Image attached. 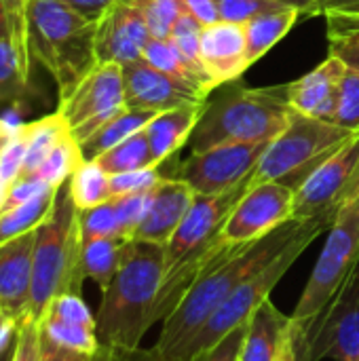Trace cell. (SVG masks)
Here are the masks:
<instances>
[{"label":"cell","mask_w":359,"mask_h":361,"mask_svg":"<svg viewBox=\"0 0 359 361\" xmlns=\"http://www.w3.org/2000/svg\"><path fill=\"white\" fill-rule=\"evenodd\" d=\"M25 133V159L19 178L34 176L38 165L44 161V157L51 152V148L70 133L63 116L59 112L47 114L42 118H36L32 123H23Z\"/></svg>","instance_id":"cell-26"},{"label":"cell","mask_w":359,"mask_h":361,"mask_svg":"<svg viewBox=\"0 0 359 361\" xmlns=\"http://www.w3.org/2000/svg\"><path fill=\"white\" fill-rule=\"evenodd\" d=\"M0 311H2V309H0Z\"/></svg>","instance_id":"cell-59"},{"label":"cell","mask_w":359,"mask_h":361,"mask_svg":"<svg viewBox=\"0 0 359 361\" xmlns=\"http://www.w3.org/2000/svg\"><path fill=\"white\" fill-rule=\"evenodd\" d=\"M2 38H11V25H8V15H6L4 0H0V40Z\"/></svg>","instance_id":"cell-53"},{"label":"cell","mask_w":359,"mask_h":361,"mask_svg":"<svg viewBox=\"0 0 359 361\" xmlns=\"http://www.w3.org/2000/svg\"><path fill=\"white\" fill-rule=\"evenodd\" d=\"M129 241L131 239H121V237L83 239L80 271H83L85 279L95 281L99 286V290H106L125 260Z\"/></svg>","instance_id":"cell-23"},{"label":"cell","mask_w":359,"mask_h":361,"mask_svg":"<svg viewBox=\"0 0 359 361\" xmlns=\"http://www.w3.org/2000/svg\"><path fill=\"white\" fill-rule=\"evenodd\" d=\"M93 361H106V355H104V349H99V353L95 355V360Z\"/></svg>","instance_id":"cell-56"},{"label":"cell","mask_w":359,"mask_h":361,"mask_svg":"<svg viewBox=\"0 0 359 361\" xmlns=\"http://www.w3.org/2000/svg\"><path fill=\"white\" fill-rule=\"evenodd\" d=\"M83 163H85V157H83L80 144L72 137V133H68L51 148V152L38 165L34 176L42 180L44 184H49L51 188H59L72 178V173Z\"/></svg>","instance_id":"cell-33"},{"label":"cell","mask_w":359,"mask_h":361,"mask_svg":"<svg viewBox=\"0 0 359 361\" xmlns=\"http://www.w3.org/2000/svg\"><path fill=\"white\" fill-rule=\"evenodd\" d=\"M13 347H15V345H13ZM11 357H13V349H8L6 353H2V355H0V361H11Z\"/></svg>","instance_id":"cell-55"},{"label":"cell","mask_w":359,"mask_h":361,"mask_svg":"<svg viewBox=\"0 0 359 361\" xmlns=\"http://www.w3.org/2000/svg\"><path fill=\"white\" fill-rule=\"evenodd\" d=\"M142 11L152 38H169L184 15L182 0H133Z\"/></svg>","instance_id":"cell-35"},{"label":"cell","mask_w":359,"mask_h":361,"mask_svg":"<svg viewBox=\"0 0 359 361\" xmlns=\"http://www.w3.org/2000/svg\"><path fill=\"white\" fill-rule=\"evenodd\" d=\"M23 159H25V133H23V123H19L13 137L8 140V144L0 154V176L8 184H13L19 178Z\"/></svg>","instance_id":"cell-44"},{"label":"cell","mask_w":359,"mask_h":361,"mask_svg":"<svg viewBox=\"0 0 359 361\" xmlns=\"http://www.w3.org/2000/svg\"><path fill=\"white\" fill-rule=\"evenodd\" d=\"M201 61L212 78L214 89L235 82L248 68L245 23L218 21L201 30Z\"/></svg>","instance_id":"cell-17"},{"label":"cell","mask_w":359,"mask_h":361,"mask_svg":"<svg viewBox=\"0 0 359 361\" xmlns=\"http://www.w3.org/2000/svg\"><path fill=\"white\" fill-rule=\"evenodd\" d=\"M68 190L78 212L97 207L112 199L110 176L95 161H85L72 173V178L68 180Z\"/></svg>","instance_id":"cell-32"},{"label":"cell","mask_w":359,"mask_h":361,"mask_svg":"<svg viewBox=\"0 0 359 361\" xmlns=\"http://www.w3.org/2000/svg\"><path fill=\"white\" fill-rule=\"evenodd\" d=\"M182 6H184V13L190 15L201 27L220 21L216 0H182Z\"/></svg>","instance_id":"cell-47"},{"label":"cell","mask_w":359,"mask_h":361,"mask_svg":"<svg viewBox=\"0 0 359 361\" xmlns=\"http://www.w3.org/2000/svg\"><path fill=\"white\" fill-rule=\"evenodd\" d=\"M157 116V112L150 110H138V108H125L116 116H112L106 125H102L91 137L80 142V150L85 161H95L99 154L108 152L110 148L118 146L127 137H131L138 131H144L146 125Z\"/></svg>","instance_id":"cell-24"},{"label":"cell","mask_w":359,"mask_h":361,"mask_svg":"<svg viewBox=\"0 0 359 361\" xmlns=\"http://www.w3.org/2000/svg\"><path fill=\"white\" fill-rule=\"evenodd\" d=\"M97 23L72 11L61 0H30L28 51L55 80L66 97L95 66Z\"/></svg>","instance_id":"cell-4"},{"label":"cell","mask_w":359,"mask_h":361,"mask_svg":"<svg viewBox=\"0 0 359 361\" xmlns=\"http://www.w3.org/2000/svg\"><path fill=\"white\" fill-rule=\"evenodd\" d=\"M165 277V247L131 239L125 260L102 290L95 332L106 349H138L146 332L159 322L157 305Z\"/></svg>","instance_id":"cell-2"},{"label":"cell","mask_w":359,"mask_h":361,"mask_svg":"<svg viewBox=\"0 0 359 361\" xmlns=\"http://www.w3.org/2000/svg\"><path fill=\"white\" fill-rule=\"evenodd\" d=\"M59 188L49 190V192H44V195H40V197H36L23 205H17L13 209L0 212V245L11 243L23 235L36 231L49 218V214L57 201Z\"/></svg>","instance_id":"cell-28"},{"label":"cell","mask_w":359,"mask_h":361,"mask_svg":"<svg viewBox=\"0 0 359 361\" xmlns=\"http://www.w3.org/2000/svg\"><path fill=\"white\" fill-rule=\"evenodd\" d=\"M28 4L30 0H4L8 25H11V40L17 44L23 63L32 70V57L28 51Z\"/></svg>","instance_id":"cell-43"},{"label":"cell","mask_w":359,"mask_h":361,"mask_svg":"<svg viewBox=\"0 0 359 361\" xmlns=\"http://www.w3.org/2000/svg\"><path fill=\"white\" fill-rule=\"evenodd\" d=\"M279 2L303 11L305 19L326 15L332 8H359V0H279Z\"/></svg>","instance_id":"cell-46"},{"label":"cell","mask_w":359,"mask_h":361,"mask_svg":"<svg viewBox=\"0 0 359 361\" xmlns=\"http://www.w3.org/2000/svg\"><path fill=\"white\" fill-rule=\"evenodd\" d=\"M294 195L296 190L281 182L250 186L222 224L218 243L229 247L248 245L294 220Z\"/></svg>","instance_id":"cell-13"},{"label":"cell","mask_w":359,"mask_h":361,"mask_svg":"<svg viewBox=\"0 0 359 361\" xmlns=\"http://www.w3.org/2000/svg\"><path fill=\"white\" fill-rule=\"evenodd\" d=\"M334 125L359 133V74L355 70L345 72L341 89H339V99H336V108L332 114Z\"/></svg>","instance_id":"cell-37"},{"label":"cell","mask_w":359,"mask_h":361,"mask_svg":"<svg viewBox=\"0 0 359 361\" xmlns=\"http://www.w3.org/2000/svg\"><path fill=\"white\" fill-rule=\"evenodd\" d=\"M123 87L127 108L163 112L184 104L205 102L209 97L199 85L176 78L144 59L123 66Z\"/></svg>","instance_id":"cell-15"},{"label":"cell","mask_w":359,"mask_h":361,"mask_svg":"<svg viewBox=\"0 0 359 361\" xmlns=\"http://www.w3.org/2000/svg\"><path fill=\"white\" fill-rule=\"evenodd\" d=\"M298 361L359 357V267L326 307L309 334L296 343Z\"/></svg>","instance_id":"cell-12"},{"label":"cell","mask_w":359,"mask_h":361,"mask_svg":"<svg viewBox=\"0 0 359 361\" xmlns=\"http://www.w3.org/2000/svg\"><path fill=\"white\" fill-rule=\"evenodd\" d=\"M250 188V178L218 195H195L190 209L178 231L165 245V277L174 279L184 273L218 237L229 214Z\"/></svg>","instance_id":"cell-10"},{"label":"cell","mask_w":359,"mask_h":361,"mask_svg":"<svg viewBox=\"0 0 359 361\" xmlns=\"http://www.w3.org/2000/svg\"><path fill=\"white\" fill-rule=\"evenodd\" d=\"M345 72L347 66L341 59L328 55V59L322 61L317 68H313L298 80L288 82L290 108L298 114L330 123Z\"/></svg>","instance_id":"cell-18"},{"label":"cell","mask_w":359,"mask_h":361,"mask_svg":"<svg viewBox=\"0 0 359 361\" xmlns=\"http://www.w3.org/2000/svg\"><path fill=\"white\" fill-rule=\"evenodd\" d=\"M4 317H8V315H4V313L0 311V319H4Z\"/></svg>","instance_id":"cell-57"},{"label":"cell","mask_w":359,"mask_h":361,"mask_svg":"<svg viewBox=\"0 0 359 361\" xmlns=\"http://www.w3.org/2000/svg\"><path fill=\"white\" fill-rule=\"evenodd\" d=\"M8 182L0 176V212H2V207H4V199H6V192H8Z\"/></svg>","instance_id":"cell-54"},{"label":"cell","mask_w":359,"mask_h":361,"mask_svg":"<svg viewBox=\"0 0 359 361\" xmlns=\"http://www.w3.org/2000/svg\"><path fill=\"white\" fill-rule=\"evenodd\" d=\"M61 2H66L72 11H76L78 15L87 17L89 21H95L97 23L121 0H61Z\"/></svg>","instance_id":"cell-48"},{"label":"cell","mask_w":359,"mask_h":361,"mask_svg":"<svg viewBox=\"0 0 359 361\" xmlns=\"http://www.w3.org/2000/svg\"><path fill=\"white\" fill-rule=\"evenodd\" d=\"M150 30L142 11L133 0H121L99 21L95 30V57L97 63L127 66L144 57L150 42Z\"/></svg>","instance_id":"cell-16"},{"label":"cell","mask_w":359,"mask_h":361,"mask_svg":"<svg viewBox=\"0 0 359 361\" xmlns=\"http://www.w3.org/2000/svg\"><path fill=\"white\" fill-rule=\"evenodd\" d=\"M245 328H248V324L241 326V328H237L229 336H224L214 347H209V349L193 355L188 361H239L241 347H243V338H245Z\"/></svg>","instance_id":"cell-45"},{"label":"cell","mask_w":359,"mask_h":361,"mask_svg":"<svg viewBox=\"0 0 359 361\" xmlns=\"http://www.w3.org/2000/svg\"><path fill=\"white\" fill-rule=\"evenodd\" d=\"M30 91V68L11 38L0 40V106L23 104Z\"/></svg>","instance_id":"cell-31"},{"label":"cell","mask_w":359,"mask_h":361,"mask_svg":"<svg viewBox=\"0 0 359 361\" xmlns=\"http://www.w3.org/2000/svg\"><path fill=\"white\" fill-rule=\"evenodd\" d=\"M125 108L123 68L116 63H97L59 99L57 112L63 116L72 137L80 144Z\"/></svg>","instance_id":"cell-11"},{"label":"cell","mask_w":359,"mask_h":361,"mask_svg":"<svg viewBox=\"0 0 359 361\" xmlns=\"http://www.w3.org/2000/svg\"><path fill=\"white\" fill-rule=\"evenodd\" d=\"M17 330H19V319H15V317L0 319V355L6 353L8 349H13Z\"/></svg>","instance_id":"cell-51"},{"label":"cell","mask_w":359,"mask_h":361,"mask_svg":"<svg viewBox=\"0 0 359 361\" xmlns=\"http://www.w3.org/2000/svg\"><path fill=\"white\" fill-rule=\"evenodd\" d=\"M207 99L197 104H184L176 106L163 112H157V116L146 125V137L150 144V150L154 154V161L159 165L167 163L171 157L178 154L182 146L188 144L195 127L199 125L203 112H205Z\"/></svg>","instance_id":"cell-21"},{"label":"cell","mask_w":359,"mask_h":361,"mask_svg":"<svg viewBox=\"0 0 359 361\" xmlns=\"http://www.w3.org/2000/svg\"><path fill=\"white\" fill-rule=\"evenodd\" d=\"M142 59L148 61L150 66H154V68L176 76V78H182V80H188V82H195V85L201 87L197 74L190 70V66L184 61V57L178 53V49L174 47V42L169 38H150V42L144 49V57Z\"/></svg>","instance_id":"cell-34"},{"label":"cell","mask_w":359,"mask_h":361,"mask_svg":"<svg viewBox=\"0 0 359 361\" xmlns=\"http://www.w3.org/2000/svg\"><path fill=\"white\" fill-rule=\"evenodd\" d=\"M40 338L49 345L76 351L83 355H97L102 349L95 328L70 324L49 313H44V317L40 319Z\"/></svg>","instance_id":"cell-30"},{"label":"cell","mask_w":359,"mask_h":361,"mask_svg":"<svg viewBox=\"0 0 359 361\" xmlns=\"http://www.w3.org/2000/svg\"><path fill=\"white\" fill-rule=\"evenodd\" d=\"M300 19H305L303 11L286 8L279 13L260 15L245 23V40H248V59L254 66L260 57H264Z\"/></svg>","instance_id":"cell-25"},{"label":"cell","mask_w":359,"mask_h":361,"mask_svg":"<svg viewBox=\"0 0 359 361\" xmlns=\"http://www.w3.org/2000/svg\"><path fill=\"white\" fill-rule=\"evenodd\" d=\"M359 197V133L328 157L294 195V220L328 218Z\"/></svg>","instance_id":"cell-9"},{"label":"cell","mask_w":359,"mask_h":361,"mask_svg":"<svg viewBox=\"0 0 359 361\" xmlns=\"http://www.w3.org/2000/svg\"><path fill=\"white\" fill-rule=\"evenodd\" d=\"M95 163L108 173V176H116V173H127V171H138V169H148V167H161L154 161V154L150 150L146 131H138L131 137H127L125 142H121L118 146L110 148L108 152L99 154L95 159Z\"/></svg>","instance_id":"cell-29"},{"label":"cell","mask_w":359,"mask_h":361,"mask_svg":"<svg viewBox=\"0 0 359 361\" xmlns=\"http://www.w3.org/2000/svg\"><path fill=\"white\" fill-rule=\"evenodd\" d=\"M290 330V317L284 315L271 298L264 300L248 322L239 361H277Z\"/></svg>","instance_id":"cell-22"},{"label":"cell","mask_w":359,"mask_h":361,"mask_svg":"<svg viewBox=\"0 0 359 361\" xmlns=\"http://www.w3.org/2000/svg\"><path fill=\"white\" fill-rule=\"evenodd\" d=\"M359 267V197L345 205L328 228L324 250L309 275L307 288L290 315L294 343H300L322 317L332 298Z\"/></svg>","instance_id":"cell-8"},{"label":"cell","mask_w":359,"mask_h":361,"mask_svg":"<svg viewBox=\"0 0 359 361\" xmlns=\"http://www.w3.org/2000/svg\"><path fill=\"white\" fill-rule=\"evenodd\" d=\"M44 313L55 315V317H59L63 322H70V324L95 328V315L91 313V309L87 307V302L83 300L80 294H61V296H57L49 305V309Z\"/></svg>","instance_id":"cell-41"},{"label":"cell","mask_w":359,"mask_h":361,"mask_svg":"<svg viewBox=\"0 0 359 361\" xmlns=\"http://www.w3.org/2000/svg\"><path fill=\"white\" fill-rule=\"evenodd\" d=\"M332 220L328 218H311L303 220L300 231L286 243V247L275 254L269 262L258 267L245 281H241L235 292L220 305V309L209 317V322L199 330V334L186 345L182 360L188 361L193 355L214 347L224 336L245 326L250 317L260 309L264 300H269L275 286L284 279V275L294 267V262L303 256V252L324 233L328 231Z\"/></svg>","instance_id":"cell-6"},{"label":"cell","mask_w":359,"mask_h":361,"mask_svg":"<svg viewBox=\"0 0 359 361\" xmlns=\"http://www.w3.org/2000/svg\"><path fill=\"white\" fill-rule=\"evenodd\" d=\"M163 178H165L163 165L161 167H148V169H138V171H127V173L110 176L112 197L152 192L163 182Z\"/></svg>","instance_id":"cell-39"},{"label":"cell","mask_w":359,"mask_h":361,"mask_svg":"<svg viewBox=\"0 0 359 361\" xmlns=\"http://www.w3.org/2000/svg\"><path fill=\"white\" fill-rule=\"evenodd\" d=\"M95 355H83L76 351H68L55 345H49L40 338V361H93Z\"/></svg>","instance_id":"cell-50"},{"label":"cell","mask_w":359,"mask_h":361,"mask_svg":"<svg viewBox=\"0 0 359 361\" xmlns=\"http://www.w3.org/2000/svg\"><path fill=\"white\" fill-rule=\"evenodd\" d=\"M353 361H359V357H358V360H353Z\"/></svg>","instance_id":"cell-58"},{"label":"cell","mask_w":359,"mask_h":361,"mask_svg":"<svg viewBox=\"0 0 359 361\" xmlns=\"http://www.w3.org/2000/svg\"><path fill=\"white\" fill-rule=\"evenodd\" d=\"M11 361H40V322L28 313L19 317V330Z\"/></svg>","instance_id":"cell-42"},{"label":"cell","mask_w":359,"mask_h":361,"mask_svg":"<svg viewBox=\"0 0 359 361\" xmlns=\"http://www.w3.org/2000/svg\"><path fill=\"white\" fill-rule=\"evenodd\" d=\"M269 144H222L190 152L167 178L188 184L195 195H218L245 182Z\"/></svg>","instance_id":"cell-14"},{"label":"cell","mask_w":359,"mask_h":361,"mask_svg":"<svg viewBox=\"0 0 359 361\" xmlns=\"http://www.w3.org/2000/svg\"><path fill=\"white\" fill-rule=\"evenodd\" d=\"M300 226L303 220H290L267 237L239 247L214 243L212 250L203 254L205 264L201 275L190 286L180 305L163 319L157 349L169 361L182 360L186 345L199 334V330L235 292V288L245 281L258 267L279 254L286 243L300 231Z\"/></svg>","instance_id":"cell-1"},{"label":"cell","mask_w":359,"mask_h":361,"mask_svg":"<svg viewBox=\"0 0 359 361\" xmlns=\"http://www.w3.org/2000/svg\"><path fill=\"white\" fill-rule=\"evenodd\" d=\"M292 114L288 85L250 89L226 82L214 99L207 97L188 150L203 152L222 144H269L290 125Z\"/></svg>","instance_id":"cell-3"},{"label":"cell","mask_w":359,"mask_h":361,"mask_svg":"<svg viewBox=\"0 0 359 361\" xmlns=\"http://www.w3.org/2000/svg\"><path fill=\"white\" fill-rule=\"evenodd\" d=\"M80 220L68 182L59 188L57 201L49 218L36 228L34 237V271L28 315L42 319L49 305L61 294H80Z\"/></svg>","instance_id":"cell-5"},{"label":"cell","mask_w":359,"mask_h":361,"mask_svg":"<svg viewBox=\"0 0 359 361\" xmlns=\"http://www.w3.org/2000/svg\"><path fill=\"white\" fill-rule=\"evenodd\" d=\"M353 135V131H347L334 123L294 112L290 125L262 152L250 176V186L281 182L296 190Z\"/></svg>","instance_id":"cell-7"},{"label":"cell","mask_w":359,"mask_h":361,"mask_svg":"<svg viewBox=\"0 0 359 361\" xmlns=\"http://www.w3.org/2000/svg\"><path fill=\"white\" fill-rule=\"evenodd\" d=\"M78 220H80V237L83 239H97V237H121V239H125L112 199L97 205V207L78 212Z\"/></svg>","instance_id":"cell-36"},{"label":"cell","mask_w":359,"mask_h":361,"mask_svg":"<svg viewBox=\"0 0 359 361\" xmlns=\"http://www.w3.org/2000/svg\"><path fill=\"white\" fill-rule=\"evenodd\" d=\"M104 349L106 361H169L157 347L154 349Z\"/></svg>","instance_id":"cell-49"},{"label":"cell","mask_w":359,"mask_h":361,"mask_svg":"<svg viewBox=\"0 0 359 361\" xmlns=\"http://www.w3.org/2000/svg\"><path fill=\"white\" fill-rule=\"evenodd\" d=\"M277 361H298L296 343H294V334H292V330H290V334H288V338H286V343H284V347H281V353H279Z\"/></svg>","instance_id":"cell-52"},{"label":"cell","mask_w":359,"mask_h":361,"mask_svg":"<svg viewBox=\"0 0 359 361\" xmlns=\"http://www.w3.org/2000/svg\"><path fill=\"white\" fill-rule=\"evenodd\" d=\"M330 57L359 74V8H332L326 15Z\"/></svg>","instance_id":"cell-27"},{"label":"cell","mask_w":359,"mask_h":361,"mask_svg":"<svg viewBox=\"0 0 359 361\" xmlns=\"http://www.w3.org/2000/svg\"><path fill=\"white\" fill-rule=\"evenodd\" d=\"M193 201L195 190L188 184L165 176L163 182L152 190L146 218L133 239L165 247L178 231L180 222L184 220L186 212L190 209Z\"/></svg>","instance_id":"cell-20"},{"label":"cell","mask_w":359,"mask_h":361,"mask_svg":"<svg viewBox=\"0 0 359 361\" xmlns=\"http://www.w3.org/2000/svg\"><path fill=\"white\" fill-rule=\"evenodd\" d=\"M36 231L0 245V309L8 317H23L30 307Z\"/></svg>","instance_id":"cell-19"},{"label":"cell","mask_w":359,"mask_h":361,"mask_svg":"<svg viewBox=\"0 0 359 361\" xmlns=\"http://www.w3.org/2000/svg\"><path fill=\"white\" fill-rule=\"evenodd\" d=\"M150 195L152 192H142V195H125V197H112L116 216L121 222V231L125 239H133L140 224L146 218L148 205H150Z\"/></svg>","instance_id":"cell-40"},{"label":"cell","mask_w":359,"mask_h":361,"mask_svg":"<svg viewBox=\"0 0 359 361\" xmlns=\"http://www.w3.org/2000/svg\"><path fill=\"white\" fill-rule=\"evenodd\" d=\"M216 6H218L220 21H231V23H248L260 15L294 8L279 0H216Z\"/></svg>","instance_id":"cell-38"}]
</instances>
